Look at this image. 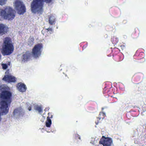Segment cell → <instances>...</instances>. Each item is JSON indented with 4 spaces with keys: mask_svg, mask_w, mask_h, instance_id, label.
Returning a JSON list of instances; mask_svg holds the SVG:
<instances>
[{
    "mask_svg": "<svg viewBox=\"0 0 146 146\" xmlns=\"http://www.w3.org/2000/svg\"><path fill=\"white\" fill-rule=\"evenodd\" d=\"M52 124V121L50 119H48L47 120L46 123V125L47 127H50Z\"/></svg>",
    "mask_w": 146,
    "mask_h": 146,
    "instance_id": "9a60e30c",
    "label": "cell"
},
{
    "mask_svg": "<svg viewBox=\"0 0 146 146\" xmlns=\"http://www.w3.org/2000/svg\"><path fill=\"white\" fill-rule=\"evenodd\" d=\"M8 31V28L6 25L0 24V36L6 34Z\"/></svg>",
    "mask_w": 146,
    "mask_h": 146,
    "instance_id": "8fae6325",
    "label": "cell"
},
{
    "mask_svg": "<svg viewBox=\"0 0 146 146\" xmlns=\"http://www.w3.org/2000/svg\"><path fill=\"white\" fill-rule=\"evenodd\" d=\"M55 21V17L53 15H51L49 18V23L51 25L54 23Z\"/></svg>",
    "mask_w": 146,
    "mask_h": 146,
    "instance_id": "5bb4252c",
    "label": "cell"
},
{
    "mask_svg": "<svg viewBox=\"0 0 146 146\" xmlns=\"http://www.w3.org/2000/svg\"><path fill=\"white\" fill-rule=\"evenodd\" d=\"M1 115H0V121H1Z\"/></svg>",
    "mask_w": 146,
    "mask_h": 146,
    "instance_id": "44dd1931",
    "label": "cell"
},
{
    "mask_svg": "<svg viewBox=\"0 0 146 146\" xmlns=\"http://www.w3.org/2000/svg\"><path fill=\"white\" fill-rule=\"evenodd\" d=\"M0 98L1 101L6 102L7 103V102H10L11 100V93L9 90H4L0 94Z\"/></svg>",
    "mask_w": 146,
    "mask_h": 146,
    "instance_id": "8992f818",
    "label": "cell"
},
{
    "mask_svg": "<svg viewBox=\"0 0 146 146\" xmlns=\"http://www.w3.org/2000/svg\"><path fill=\"white\" fill-rule=\"evenodd\" d=\"M17 87L19 91L22 92V93L25 92L26 90H27L26 85H25L23 83H19L17 84Z\"/></svg>",
    "mask_w": 146,
    "mask_h": 146,
    "instance_id": "7c38bea8",
    "label": "cell"
},
{
    "mask_svg": "<svg viewBox=\"0 0 146 146\" xmlns=\"http://www.w3.org/2000/svg\"><path fill=\"white\" fill-rule=\"evenodd\" d=\"M3 80L8 83L15 82L17 81V79L15 77L10 75H6L3 78Z\"/></svg>",
    "mask_w": 146,
    "mask_h": 146,
    "instance_id": "30bf717a",
    "label": "cell"
},
{
    "mask_svg": "<svg viewBox=\"0 0 146 146\" xmlns=\"http://www.w3.org/2000/svg\"><path fill=\"white\" fill-rule=\"evenodd\" d=\"M7 0H0V5H3L6 3Z\"/></svg>",
    "mask_w": 146,
    "mask_h": 146,
    "instance_id": "2e32d148",
    "label": "cell"
},
{
    "mask_svg": "<svg viewBox=\"0 0 146 146\" xmlns=\"http://www.w3.org/2000/svg\"><path fill=\"white\" fill-rule=\"evenodd\" d=\"M14 117L16 118L21 117L24 114V111L21 108H19L15 109L13 113Z\"/></svg>",
    "mask_w": 146,
    "mask_h": 146,
    "instance_id": "9c48e42d",
    "label": "cell"
},
{
    "mask_svg": "<svg viewBox=\"0 0 146 146\" xmlns=\"http://www.w3.org/2000/svg\"><path fill=\"white\" fill-rule=\"evenodd\" d=\"M43 0H33L31 5V11L35 14H41L43 11Z\"/></svg>",
    "mask_w": 146,
    "mask_h": 146,
    "instance_id": "7a4b0ae2",
    "label": "cell"
},
{
    "mask_svg": "<svg viewBox=\"0 0 146 146\" xmlns=\"http://www.w3.org/2000/svg\"><path fill=\"white\" fill-rule=\"evenodd\" d=\"M9 111L8 103L5 101H1L0 102V115H4L7 114Z\"/></svg>",
    "mask_w": 146,
    "mask_h": 146,
    "instance_id": "52a82bcc",
    "label": "cell"
},
{
    "mask_svg": "<svg viewBox=\"0 0 146 146\" xmlns=\"http://www.w3.org/2000/svg\"><path fill=\"white\" fill-rule=\"evenodd\" d=\"M14 50V47L11 40L9 37H6L4 40L1 52L4 55H8L12 53Z\"/></svg>",
    "mask_w": 146,
    "mask_h": 146,
    "instance_id": "6da1fadb",
    "label": "cell"
},
{
    "mask_svg": "<svg viewBox=\"0 0 146 146\" xmlns=\"http://www.w3.org/2000/svg\"><path fill=\"white\" fill-rule=\"evenodd\" d=\"M1 54H0V60H1Z\"/></svg>",
    "mask_w": 146,
    "mask_h": 146,
    "instance_id": "7402d4cb",
    "label": "cell"
},
{
    "mask_svg": "<svg viewBox=\"0 0 146 146\" xmlns=\"http://www.w3.org/2000/svg\"><path fill=\"white\" fill-rule=\"evenodd\" d=\"M2 9H0V20H4L2 17Z\"/></svg>",
    "mask_w": 146,
    "mask_h": 146,
    "instance_id": "e0dca14e",
    "label": "cell"
},
{
    "mask_svg": "<svg viewBox=\"0 0 146 146\" xmlns=\"http://www.w3.org/2000/svg\"><path fill=\"white\" fill-rule=\"evenodd\" d=\"M2 67H3V69L5 70V69L7 68V66L5 64H3L2 65Z\"/></svg>",
    "mask_w": 146,
    "mask_h": 146,
    "instance_id": "d6986e66",
    "label": "cell"
},
{
    "mask_svg": "<svg viewBox=\"0 0 146 146\" xmlns=\"http://www.w3.org/2000/svg\"><path fill=\"white\" fill-rule=\"evenodd\" d=\"M35 109L37 110V111L39 112H41L42 111V108L41 107L39 106H37L35 108Z\"/></svg>",
    "mask_w": 146,
    "mask_h": 146,
    "instance_id": "ac0fdd59",
    "label": "cell"
},
{
    "mask_svg": "<svg viewBox=\"0 0 146 146\" xmlns=\"http://www.w3.org/2000/svg\"><path fill=\"white\" fill-rule=\"evenodd\" d=\"M31 57V55L30 53L29 52H27L23 56V60L25 62L29 61Z\"/></svg>",
    "mask_w": 146,
    "mask_h": 146,
    "instance_id": "4fadbf2b",
    "label": "cell"
},
{
    "mask_svg": "<svg viewBox=\"0 0 146 146\" xmlns=\"http://www.w3.org/2000/svg\"><path fill=\"white\" fill-rule=\"evenodd\" d=\"M42 48H43V46L42 44L41 43L36 44L32 50V54L34 58H37L40 56L42 52Z\"/></svg>",
    "mask_w": 146,
    "mask_h": 146,
    "instance_id": "5b68a950",
    "label": "cell"
},
{
    "mask_svg": "<svg viewBox=\"0 0 146 146\" xmlns=\"http://www.w3.org/2000/svg\"><path fill=\"white\" fill-rule=\"evenodd\" d=\"M14 7L17 13L19 15H23L26 12V7L24 3L19 0H16L14 2Z\"/></svg>",
    "mask_w": 146,
    "mask_h": 146,
    "instance_id": "277c9868",
    "label": "cell"
},
{
    "mask_svg": "<svg viewBox=\"0 0 146 146\" xmlns=\"http://www.w3.org/2000/svg\"><path fill=\"white\" fill-rule=\"evenodd\" d=\"M46 3H49L52 1V0H43Z\"/></svg>",
    "mask_w": 146,
    "mask_h": 146,
    "instance_id": "ffe728a7",
    "label": "cell"
},
{
    "mask_svg": "<svg viewBox=\"0 0 146 146\" xmlns=\"http://www.w3.org/2000/svg\"><path fill=\"white\" fill-rule=\"evenodd\" d=\"M100 143L102 144L103 146H110L112 143V140L109 137H103L101 139Z\"/></svg>",
    "mask_w": 146,
    "mask_h": 146,
    "instance_id": "ba28073f",
    "label": "cell"
},
{
    "mask_svg": "<svg viewBox=\"0 0 146 146\" xmlns=\"http://www.w3.org/2000/svg\"><path fill=\"white\" fill-rule=\"evenodd\" d=\"M2 13L4 20L11 21L14 19L16 16V12L10 7H7L5 9H2Z\"/></svg>",
    "mask_w": 146,
    "mask_h": 146,
    "instance_id": "3957f363",
    "label": "cell"
}]
</instances>
